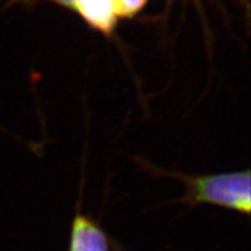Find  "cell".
I'll use <instances>...</instances> for the list:
<instances>
[{
  "label": "cell",
  "instance_id": "6da1fadb",
  "mask_svg": "<svg viewBox=\"0 0 251 251\" xmlns=\"http://www.w3.org/2000/svg\"><path fill=\"white\" fill-rule=\"evenodd\" d=\"M181 180L186 193L179 201L188 206L215 205L231 211L250 214V170L222 172L215 175L190 176L174 172L170 174Z\"/></svg>",
  "mask_w": 251,
  "mask_h": 251
},
{
  "label": "cell",
  "instance_id": "7a4b0ae2",
  "mask_svg": "<svg viewBox=\"0 0 251 251\" xmlns=\"http://www.w3.org/2000/svg\"><path fill=\"white\" fill-rule=\"evenodd\" d=\"M28 2L35 0H11L9 2ZM55 2L77 13L85 23L106 36H111L118 24L112 0H46Z\"/></svg>",
  "mask_w": 251,
  "mask_h": 251
},
{
  "label": "cell",
  "instance_id": "3957f363",
  "mask_svg": "<svg viewBox=\"0 0 251 251\" xmlns=\"http://www.w3.org/2000/svg\"><path fill=\"white\" fill-rule=\"evenodd\" d=\"M69 251H109V241L101 227L84 214L75 216Z\"/></svg>",
  "mask_w": 251,
  "mask_h": 251
},
{
  "label": "cell",
  "instance_id": "277c9868",
  "mask_svg": "<svg viewBox=\"0 0 251 251\" xmlns=\"http://www.w3.org/2000/svg\"><path fill=\"white\" fill-rule=\"evenodd\" d=\"M242 2L247 6V8H248V1H247V0H242Z\"/></svg>",
  "mask_w": 251,
  "mask_h": 251
}]
</instances>
